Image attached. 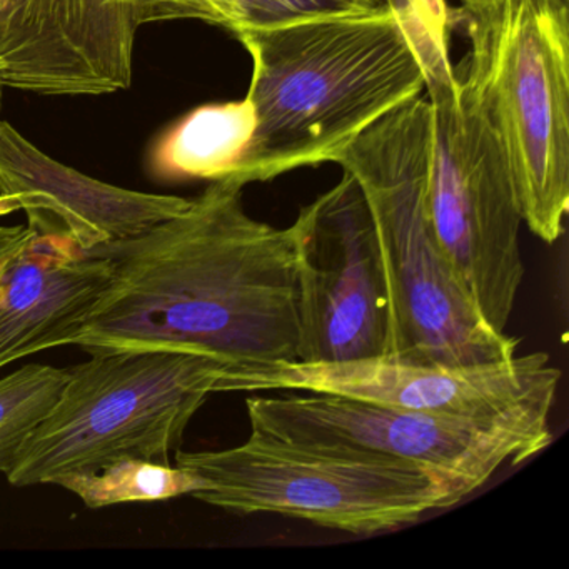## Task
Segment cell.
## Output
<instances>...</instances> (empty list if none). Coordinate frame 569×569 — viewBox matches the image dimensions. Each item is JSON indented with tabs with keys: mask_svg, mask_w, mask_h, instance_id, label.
<instances>
[{
	"mask_svg": "<svg viewBox=\"0 0 569 569\" xmlns=\"http://www.w3.org/2000/svg\"><path fill=\"white\" fill-rule=\"evenodd\" d=\"M68 369L31 362L0 378V472L8 476L29 436L51 412Z\"/></svg>",
	"mask_w": 569,
	"mask_h": 569,
	"instance_id": "16",
	"label": "cell"
},
{
	"mask_svg": "<svg viewBox=\"0 0 569 569\" xmlns=\"http://www.w3.org/2000/svg\"><path fill=\"white\" fill-rule=\"evenodd\" d=\"M189 204L181 196L132 191L82 174L0 121V218L24 212L38 234L61 236L91 251L136 238Z\"/></svg>",
	"mask_w": 569,
	"mask_h": 569,
	"instance_id": "12",
	"label": "cell"
},
{
	"mask_svg": "<svg viewBox=\"0 0 569 569\" xmlns=\"http://www.w3.org/2000/svg\"><path fill=\"white\" fill-rule=\"evenodd\" d=\"M34 231L28 224L0 226V261L11 258L31 241Z\"/></svg>",
	"mask_w": 569,
	"mask_h": 569,
	"instance_id": "20",
	"label": "cell"
},
{
	"mask_svg": "<svg viewBox=\"0 0 569 569\" xmlns=\"http://www.w3.org/2000/svg\"><path fill=\"white\" fill-rule=\"evenodd\" d=\"M431 104L409 99L369 126L331 164L358 181L371 209L389 299L386 358L478 366L518 355V339L486 322L449 266L428 209Z\"/></svg>",
	"mask_w": 569,
	"mask_h": 569,
	"instance_id": "3",
	"label": "cell"
},
{
	"mask_svg": "<svg viewBox=\"0 0 569 569\" xmlns=\"http://www.w3.org/2000/svg\"><path fill=\"white\" fill-rule=\"evenodd\" d=\"M416 21L439 54L449 58V6L446 0H409Z\"/></svg>",
	"mask_w": 569,
	"mask_h": 569,
	"instance_id": "19",
	"label": "cell"
},
{
	"mask_svg": "<svg viewBox=\"0 0 569 569\" xmlns=\"http://www.w3.org/2000/svg\"><path fill=\"white\" fill-rule=\"evenodd\" d=\"M0 88H2V82H0Z\"/></svg>",
	"mask_w": 569,
	"mask_h": 569,
	"instance_id": "22",
	"label": "cell"
},
{
	"mask_svg": "<svg viewBox=\"0 0 569 569\" xmlns=\"http://www.w3.org/2000/svg\"><path fill=\"white\" fill-rule=\"evenodd\" d=\"M449 31L468 42L452 71L505 152L522 221L555 244L569 209V0H458Z\"/></svg>",
	"mask_w": 569,
	"mask_h": 569,
	"instance_id": "4",
	"label": "cell"
},
{
	"mask_svg": "<svg viewBox=\"0 0 569 569\" xmlns=\"http://www.w3.org/2000/svg\"><path fill=\"white\" fill-rule=\"evenodd\" d=\"M382 0H234V29L238 36L251 29H268L319 16L345 14L376 8Z\"/></svg>",
	"mask_w": 569,
	"mask_h": 569,
	"instance_id": "17",
	"label": "cell"
},
{
	"mask_svg": "<svg viewBox=\"0 0 569 569\" xmlns=\"http://www.w3.org/2000/svg\"><path fill=\"white\" fill-rule=\"evenodd\" d=\"M428 209L436 239L491 328L506 332L525 278L521 206L505 152L465 98L451 61L426 58Z\"/></svg>",
	"mask_w": 569,
	"mask_h": 569,
	"instance_id": "7",
	"label": "cell"
},
{
	"mask_svg": "<svg viewBox=\"0 0 569 569\" xmlns=\"http://www.w3.org/2000/svg\"><path fill=\"white\" fill-rule=\"evenodd\" d=\"M224 362L188 351H98L74 368L8 481L58 485L122 458L168 462Z\"/></svg>",
	"mask_w": 569,
	"mask_h": 569,
	"instance_id": "6",
	"label": "cell"
},
{
	"mask_svg": "<svg viewBox=\"0 0 569 569\" xmlns=\"http://www.w3.org/2000/svg\"><path fill=\"white\" fill-rule=\"evenodd\" d=\"M111 279V262L61 236L38 234L0 271V369L74 346Z\"/></svg>",
	"mask_w": 569,
	"mask_h": 569,
	"instance_id": "13",
	"label": "cell"
},
{
	"mask_svg": "<svg viewBox=\"0 0 569 569\" xmlns=\"http://www.w3.org/2000/svg\"><path fill=\"white\" fill-rule=\"evenodd\" d=\"M252 62L254 134L234 181L328 164L362 131L426 94V32L409 0L234 36Z\"/></svg>",
	"mask_w": 569,
	"mask_h": 569,
	"instance_id": "2",
	"label": "cell"
},
{
	"mask_svg": "<svg viewBox=\"0 0 569 569\" xmlns=\"http://www.w3.org/2000/svg\"><path fill=\"white\" fill-rule=\"evenodd\" d=\"M192 498L234 515H279L351 535L415 525L476 486L441 469L251 431L234 448L178 451Z\"/></svg>",
	"mask_w": 569,
	"mask_h": 569,
	"instance_id": "5",
	"label": "cell"
},
{
	"mask_svg": "<svg viewBox=\"0 0 569 569\" xmlns=\"http://www.w3.org/2000/svg\"><path fill=\"white\" fill-rule=\"evenodd\" d=\"M299 264V359L388 355L389 299L365 192L349 172L302 206L291 224Z\"/></svg>",
	"mask_w": 569,
	"mask_h": 569,
	"instance_id": "9",
	"label": "cell"
},
{
	"mask_svg": "<svg viewBox=\"0 0 569 569\" xmlns=\"http://www.w3.org/2000/svg\"><path fill=\"white\" fill-rule=\"evenodd\" d=\"M246 409L251 431L441 469L478 489L502 466L532 458L552 439L548 409L471 419L301 391L251 396Z\"/></svg>",
	"mask_w": 569,
	"mask_h": 569,
	"instance_id": "8",
	"label": "cell"
},
{
	"mask_svg": "<svg viewBox=\"0 0 569 569\" xmlns=\"http://www.w3.org/2000/svg\"><path fill=\"white\" fill-rule=\"evenodd\" d=\"M254 126L248 98L196 108L154 142L149 169L162 181H234Z\"/></svg>",
	"mask_w": 569,
	"mask_h": 569,
	"instance_id": "14",
	"label": "cell"
},
{
	"mask_svg": "<svg viewBox=\"0 0 569 569\" xmlns=\"http://www.w3.org/2000/svg\"><path fill=\"white\" fill-rule=\"evenodd\" d=\"M16 254H18V252H16ZM11 258H12V256H11ZM11 258L4 259V261H0V271H2V268H4L6 264H8V261Z\"/></svg>",
	"mask_w": 569,
	"mask_h": 569,
	"instance_id": "21",
	"label": "cell"
},
{
	"mask_svg": "<svg viewBox=\"0 0 569 569\" xmlns=\"http://www.w3.org/2000/svg\"><path fill=\"white\" fill-rule=\"evenodd\" d=\"M244 188L209 182L174 218L91 249L109 259L111 279L74 346L198 352L226 368L298 361L295 234L252 218Z\"/></svg>",
	"mask_w": 569,
	"mask_h": 569,
	"instance_id": "1",
	"label": "cell"
},
{
	"mask_svg": "<svg viewBox=\"0 0 569 569\" xmlns=\"http://www.w3.org/2000/svg\"><path fill=\"white\" fill-rule=\"evenodd\" d=\"M136 24L166 21H201L231 34L234 0H122Z\"/></svg>",
	"mask_w": 569,
	"mask_h": 569,
	"instance_id": "18",
	"label": "cell"
},
{
	"mask_svg": "<svg viewBox=\"0 0 569 569\" xmlns=\"http://www.w3.org/2000/svg\"><path fill=\"white\" fill-rule=\"evenodd\" d=\"M138 31L122 0H0V82L39 96L126 91Z\"/></svg>",
	"mask_w": 569,
	"mask_h": 569,
	"instance_id": "11",
	"label": "cell"
},
{
	"mask_svg": "<svg viewBox=\"0 0 569 569\" xmlns=\"http://www.w3.org/2000/svg\"><path fill=\"white\" fill-rule=\"evenodd\" d=\"M561 371L546 352L478 366L409 365L372 358L341 362L278 361L226 368L216 392L301 391L346 396L428 415L495 419L551 411Z\"/></svg>",
	"mask_w": 569,
	"mask_h": 569,
	"instance_id": "10",
	"label": "cell"
},
{
	"mask_svg": "<svg viewBox=\"0 0 569 569\" xmlns=\"http://www.w3.org/2000/svg\"><path fill=\"white\" fill-rule=\"evenodd\" d=\"M196 479L168 462L122 458L89 475L61 479L58 486L74 492L88 508L101 509L128 502H158L192 495Z\"/></svg>",
	"mask_w": 569,
	"mask_h": 569,
	"instance_id": "15",
	"label": "cell"
}]
</instances>
